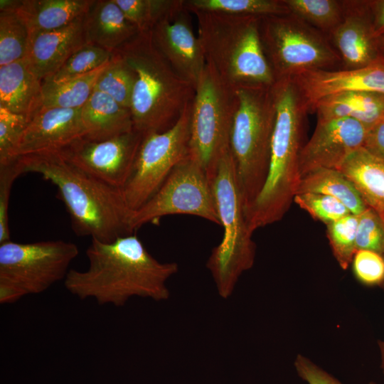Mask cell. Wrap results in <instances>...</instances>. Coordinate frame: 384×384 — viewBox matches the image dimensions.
<instances>
[{"label":"cell","mask_w":384,"mask_h":384,"mask_svg":"<svg viewBox=\"0 0 384 384\" xmlns=\"http://www.w3.org/2000/svg\"><path fill=\"white\" fill-rule=\"evenodd\" d=\"M276 118L267 176L259 195L245 211L250 229L280 220L294 201L300 181L299 157L309 106L294 78L272 85Z\"/></svg>","instance_id":"3957f363"},{"label":"cell","mask_w":384,"mask_h":384,"mask_svg":"<svg viewBox=\"0 0 384 384\" xmlns=\"http://www.w3.org/2000/svg\"><path fill=\"white\" fill-rule=\"evenodd\" d=\"M78 254L75 244L61 240L4 242L0 244V285L16 289L23 297L41 294L65 279Z\"/></svg>","instance_id":"30bf717a"},{"label":"cell","mask_w":384,"mask_h":384,"mask_svg":"<svg viewBox=\"0 0 384 384\" xmlns=\"http://www.w3.org/2000/svg\"><path fill=\"white\" fill-rule=\"evenodd\" d=\"M343 17L329 36L342 70L368 66L381 58L373 35L369 0H341Z\"/></svg>","instance_id":"2e32d148"},{"label":"cell","mask_w":384,"mask_h":384,"mask_svg":"<svg viewBox=\"0 0 384 384\" xmlns=\"http://www.w3.org/2000/svg\"><path fill=\"white\" fill-rule=\"evenodd\" d=\"M95 0H21L15 11L30 38L62 28L85 16Z\"/></svg>","instance_id":"cb8c5ba5"},{"label":"cell","mask_w":384,"mask_h":384,"mask_svg":"<svg viewBox=\"0 0 384 384\" xmlns=\"http://www.w3.org/2000/svg\"><path fill=\"white\" fill-rule=\"evenodd\" d=\"M238 107L236 90L206 62L192 102L189 155L210 178L230 149V137Z\"/></svg>","instance_id":"9c48e42d"},{"label":"cell","mask_w":384,"mask_h":384,"mask_svg":"<svg viewBox=\"0 0 384 384\" xmlns=\"http://www.w3.org/2000/svg\"><path fill=\"white\" fill-rule=\"evenodd\" d=\"M86 256L87 269H70L64 285L80 299L100 305L123 306L134 297L166 300V281L178 270L176 262L155 259L134 233L107 242L92 239Z\"/></svg>","instance_id":"6da1fadb"},{"label":"cell","mask_w":384,"mask_h":384,"mask_svg":"<svg viewBox=\"0 0 384 384\" xmlns=\"http://www.w3.org/2000/svg\"><path fill=\"white\" fill-rule=\"evenodd\" d=\"M383 257H384V255H383Z\"/></svg>","instance_id":"bcb514c9"},{"label":"cell","mask_w":384,"mask_h":384,"mask_svg":"<svg viewBox=\"0 0 384 384\" xmlns=\"http://www.w3.org/2000/svg\"><path fill=\"white\" fill-rule=\"evenodd\" d=\"M290 14L328 37L343 17L341 0H284Z\"/></svg>","instance_id":"f1b7e54d"},{"label":"cell","mask_w":384,"mask_h":384,"mask_svg":"<svg viewBox=\"0 0 384 384\" xmlns=\"http://www.w3.org/2000/svg\"><path fill=\"white\" fill-rule=\"evenodd\" d=\"M209 178L223 235L220 242L212 250L206 267L213 277L219 296L228 299L233 294L240 276L252 267L255 244L246 219L230 149L220 159Z\"/></svg>","instance_id":"52a82bcc"},{"label":"cell","mask_w":384,"mask_h":384,"mask_svg":"<svg viewBox=\"0 0 384 384\" xmlns=\"http://www.w3.org/2000/svg\"><path fill=\"white\" fill-rule=\"evenodd\" d=\"M367 132L366 126L351 119L317 120L312 136L300 151V178L319 169L338 170L350 155L363 147Z\"/></svg>","instance_id":"9a60e30c"},{"label":"cell","mask_w":384,"mask_h":384,"mask_svg":"<svg viewBox=\"0 0 384 384\" xmlns=\"http://www.w3.org/2000/svg\"><path fill=\"white\" fill-rule=\"evenodd\" d=\"M236 92L238 107L229 147L245 213L267 176L276 107L272 86L244 87Z\"/></svg>","instance_id":"8992f818"},{"label":"cell","mask_w":384,"mask_h":384,"mask_svg":"<svg viewBox=\"0 0 384 384\" xmlns=\"http://www.w3.org/2000/svg\"><path fill=\"white\" fill-rule=\"evenodd\" d=\"M338 170L354 185L366 206L384 222V160L361 147Z\"/></svg>","instance_id":"d4e9b609"},{"label":"cell","mask_w":384,"mask_h":384,"mask_svg":"<svg viewBox=\"0 0 384 384\" xmlns=\"http://www.w3.org/2000/svg\"><path fill=\"white\" fill-rule=\"evenodd\" d=\"M143 138L134 129L100 142L81 137L57 151L90 176L122 190Z\"/></svg>","instance_id":"4fadbf2b"},{"label":"cell","mask_w":384,"mask_h":384,"mask_svg":"<svg viewBox=\"0 0 384 384\" xmlns=\"http://www.w3.org/2000/svg\"><path fill=\"white\" fill-rule=\"evenodd\" d=\"M189 11H216L263 17L289 14L284 0H184Z\"/></svg>","instance_id":"f546056e"},{"label":"cell","mask_w":384,"mask_h":384,"mask_svg":"<svg viewBox=\"0 0 384 384\" xmlns=\"http://www.w3.org/2000/svg\"><path fill=\"white\" fill-rule=\"evenodd\" d=\"M259 32L276 80L309 71L341 69L329 37L290 13L260 17Z\"/></svg>","instance_id":"ba28073f"},{"label":"cell","mask_w":384,"mask_h":384,"mask_svg":"<svg viewBox=\"0 0 384 384\" xmlns=\"http://www.w3.org/2000/svg\"><path fill=\"white\" fill-rule=\"evenodd\" d=\"M112 53L87 43L73 55L50 78L43 82H58L91 73L107 63Z\"/></svg>","instance_id":"1f68e13d"},{"label":"cell","mask_w":384,"mask_h":384,"mask_svg":"<svg viewBox=\"0 0 384 384\" xmlns=\"http://www.w3.org/2000/svg\"><path fill=\"white\" fill-rule=\"evenodd\" d=\"M294 366L298 375L308 384H342L336 378L302 355L297 356ZM368 384L376 383L370 382Z\"/></svg>","instance_id":"ab89813d"},{"label":"cell","mask_w":384,"mask_h":384,"mask_svg":"<svg viewBox=\"0 0 384 384\" xmlns=\"http://www.w3.org/2000/svg\"><path fill=\"white\" fill-rule=\"evenodd\" d=\"M192 102L172 127L143 138L122 190L132 211L146 203L172 169L188 154Z\"/></svg>","instance_id":"7c38bea8"},{"label":"cell","mask_w":384,"mask_h":384,"mask_svg":"<svg viewBox=\"0 0 384 384\" xmlns=\"http://www.w3.org/2000/svg\"><path fill=\"white\" fill-rule=\"evenodd\" d=\"M377 45L380 56L384 60V34L377 38Z\"/></svg>","instance_id":"ee69618b"},{"label":"cell","mask_w":384,"mask_h":384,"mask_svg":"<svg viewBox=\"0 0 384 384\" xmlns=\"http://www.w3.org/2000/svg\"><path fill=\"white\" fill-rule=\"evenodd\" d=\"M356 277L366 285L380 284L384 282V257L375 252L358 250L353 260Z\"/></svg>","instance_id":"74e56055"},{"label":"cell","mask_w":384,"mask_h":384,"mask_svg":"<svg viewBox=\"0 0 384 384\" xmlns=\"http://www.w3.org/2000/svg\"><path fill=\"white\" fill-rule=\"evenodd\" d=\"M115 52L136 73L130 104L134 129L144 137L172 127L193 102L195 87L157 49L150 31L139 32Z\"/></svg>","instance_id":"277c9868"},{"label":"cell","mask_w":384,"mask_h":384,"mask_svg":"<svg viewBox=\"0 0 384 384\" xmlns=\"http://www.w3.org/2000/svg\"><path fill=\"white\" fill-rule=\"evenodd\" d=\"M83 21L87 43L111 53L139 33L114 0H95Z\"/></svg>","instance_id":"44dd1931"},{"label":"cell","mask_w":384,"mask_h":384,"mask_svg":"<svg viewBox=\"0 0 384 384\" xmlns=\"http://www.w3.org/2000/svg\"><path fill=\"white\" fill-rule=\"evenodd\" d=\"M191 14L184 0H176L150 33L154 44L174 70L196 88L206 60Z\"/></svg>","instance_id":"5bb4252c"},{"label":"cell","mask_w":384,"mask_h":384,"mask_svg":"<svg viewBox=\"0 0 384 384\" xmlns=\"http://www.w3.org/2000/svg\"><path fill=\"white\" fill-rule=\"evenodd\" d=\"M302 193L335 198L354 215L368 208L354 185L337 169H319L306 173L301 177L296 194Z\"/></svg>","instance_id":"484cf974"},{"label":"cell","mask_w":384,"mask_h":384,"mask_svg":"<svg viewBox=\"0 0 384 384\" xmlns=\"http://www.w3.org/2000/svg\"><path fill=\"white\" fill-rule=\"evenodd\" d=\"M309 108L326 96L343 92L384 94V60L353 70H314L294 77Z\"/></svg>","instance_id":"ac0fdd59"},{"label":"cell","mask_w":384,"mask_h":384,"mask_svg":"<svg viewBox=\"0 0 384 384\" xmlns=\"http://www.w3.org/2000/svg\"><path fill=\"white\" fill-rule=\"evenodd\" d=\"M294 201L314 219L328 225L351 213L338 200L329 196L314 193H297Z\"/></svg>","instance_id":"d590c367"},{"label":"cell","mask_w":384,"mask_h":384,"mask_svg":"<svg viewBox=\"0 0 384 384\" xmlns=\"http://www.w3.org/2000/svg\"><path fill=\"white\" fill-rule=\"evenodd\" d=\"M83 18L84 16L62 28L30 38L25 59L41 80L52 76L72 55L87 43Z\"/></svg>","instance_id":"d6986e66"},{"label":"cell","mask_w":384,"mask_h":384,"mask_svg":"<svg viewBox=\"0 0 384 384\" xmlns=\"http://www.w3.org/2000/svg\"><path fill=\"white\" fill-rule=\"evenodd\" d=\"M17 161L21 174L36 173L56 186L76 235L107 242L133 234V211L121 189L90 176L57 151L21 156Z\"/></svg>","instance_id":"7a4b0ae2"},{"label":"cell","mask_w":384,"mask_h":384,"mask_svg":"<svg viewBox=\"0 0 384 384\" xmlns=\"http://www.w3.org/2000/svg\"><path fill=\"white\" fill-rule=\"evenodd\" d=\"M136 73L117 52L99 75L95 90L112 97L122 106L130 109Z\"/></svg>","instance_id":"83f0119b"},{"label":"cell","mask_w":384,"mask_h":384,"mask_svg":"<svg viewBox=\"0 0 384 384\" xmlns=\"http://www.w3.org/2000/svg\"><path fill=\"white\" fill-rule=\"evenodd\" d=\"M176 0H114L139 32L149 31L169 11Z\"/></svg>","instance_id":"836d02e7"},{"label":"cell","mask_w":384,"mask_h":384,"mask_svg":"<svg viewBox=\"0 0 384 384\" xmlns=\"http://www.w3.org/2000/svg\"><path fill=\"white\" fill-rule=\"evenodd\" d=\"M206 62L235 90L270 87L276 82L263 51L260 17L216 11H190Z\"/></svg>","instance_id":"5b68a950"},{"label":"cell","mask_w":384,"mask_h":384,"mask_svg":"<svg viewBox=\"0 0 384 384\" xmlns=\"http://www.w3.org/2000/svg\"><path fill=\"white\" fill-rule=\"evenodd\" d=\"M21 0H1L0 11H15Z\"/></svg>","instance_id":"7bdbcfd3"},{"label":"cell","mask_w":384,"mask_h":384,"mask_svg":"<svg viewBox=\"0 0 384 384\" xmlns=\"http://www.w3.org/2000/svg\"><path fill=\"white\" fill-rule=\"evenodd\" d=\"M20 175L21 172L17 159L11 164L0 166V244L11 240L9 225V198L12 185Z\"/></svg>","instance_id":"f35d334b"},{"label":"cell","mask_w":384,"mask_h":384,"mask_svg":"<svg viewBox=\"0 0 384 384\" xmlns=\"http://www.w3.org/2000/svg\"><path fill=\"white\" fill-rule=\"evenodd\" d=\"M42 80L26 59L0 67V107L29 119L42 107Z\"/></svg>","instance_id":"ffe728a7"},{"label":"cell","mask_w":384,"mask_h":384,"mask_svg":"<svg viewBox=\"0 0 384 384\" xmlns=\"http://www.w3.org/2000/svg\"><path fill=\"white\" fill-rule=\"evenodd\" d=\"M29 31L16 11H0V67L24 59Z\"/></svg>","instance_id":"4dcf8cb0"},{"label":"cell","mask_w":384,"mask_h":384,"mask_svg":"<svg viewBox=\"0 0 384 384\" xmlns=\"http://www.w3.org/2000/svg\"><path fill=\"white\" fill-rule=\"evenodd\" d=\"M81 109L41 107L30 119L16 156L59 151L83 137Z\"/></svg>","instance_id":"e0dca14e"},{"label":"cell","mask_w":384,"mask_h":384,"mask_svg":"<svg viewBox=\"0 0 384 384\" xmlns=\"http://www.w3.org/2000/svg\"><path fill=\"white\" fill-rule=\"evenodd\" d=\"M29 120L0 107V166L17 159L16 151Z\"/></svg>","instance_id":"e575fe53"},{"label":"cell","mask_w":384,"mask_h":384,"mask_svg":"<svg viewBox=\"0 0 384 384\" xmlns=\"http://www.w3.org/2000/svg\"><path fill=\"white\" fill-rule=\"evenodd\" d=\"M379 347L380 349L381 356V369L384 375V341L379 342Z\"/></svg>","instance_id":"f6af8a7d"},{"label":"cell","mask_w":384,"mask_h":384,"mask_svg":"<svg viewBox=\"0 0 384 384\" xmlns=\"http://www.w3.org/2000/svg\"><path fill=\"white\" fill-rule=\"evenodd\" d=\"M356 250H367L384 255V222L368 207L358 215Z\"/></svg>","instance_id":"8d00e7d4"},{"label":"cell","mask_w":384,"mask_h":384,"mask_svg":"<svg viewBox=\"0 0 384 384\" xmlns=\"http://www.w3.org/2000/svg\"><path fill=\"white\" fill-rule=\"evenodd\" d=\"M310 112L317 120L347 118L359 122L368 129L384 117V94L371 92H343L326 96L314 103Z\"/></svg>","instance_id":"603a6c76"},{"label":"cell","mask_w":384,"mask_h":384,"mask_svg":"<svg viewBox=\"0 0 384 384\" xmlns=\"http://www.w3.org/2000/svg\"><path fill=\"white\" fill-rule=\"evenodd\" d=\"M191 215L220 225L211 183L189 154L171 171L160 188L130 220L132 233L143 225L169 215Z\"/></svg>","instance_id":"8fae6325"},{"label":"cell","mask_w":384,"mask_h":384,"mask_svg":"<svg viewBox=\"0 0 384 384\" xmlns=\"http://www.w3.org/2000/svg\"><path fill=\"white\" fill-rule=\"evenodd\" d=\"M373 35L377 39L384 34V0H369Z\"/></svg>","instance_id":"b9f144b4"},{"label":"cell","mask_w":384,"mask_h":384,"mask_svg":"<svg viewBox=\"0 0 384 384\" xmlns=\"http://www.w3.org/2000/svg\"><path fill=\"white\" fill-rule=\"evenodd\" d=\"M85 134L82 138L100 142L134 130L130 109L94 89L81 109Z\"/></svg>","instance_id":"7402d4cb"},{"label":"cell","mask_w":384,"mask_h":384,"mask_svg":"<svg viewBox=\"0 0 384 384\" xmlns=\"http://www.w3.org/2000/svg\"><path fill=\"white\" fill-rule=\"evenodd\" d=\"M363 147L384 160V117L368 129Z\"/></svg>","instance_id":"60d3db41"},{"label":"cell","mask_w":384,"mask_h":384,"mask_svg":"<svg viewBox=\"0 0 384 384\" xmlns=\"http://www.w3.org/2000/svg\"><path fill=\"white\" fill-rule=\"evenodd\" d=\"M358 215L348 214L326 225L327 237L340 267L346 270L356 252Z\"/></svg>","instance_id":"d6a6232c"},{"label":"cell","mask_w":384,"mask_h":384,"mask_svg":"<svg viewBox=\"0 0 384 384\" xmlns=\"http://www.w3.org/2000/svg\"><path fill=\"white\" fill-rule=\"evenodd\" d=\"M106 64L91 73L65 81L42 82V107L82 108L94 91L97 79Z\"/></svg>","instance_id":"4316f807"}]
</instances>
